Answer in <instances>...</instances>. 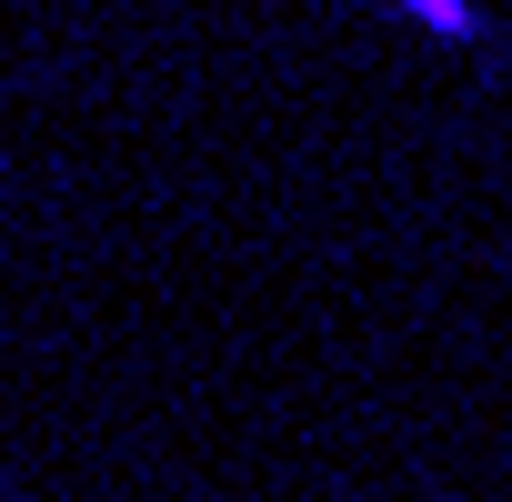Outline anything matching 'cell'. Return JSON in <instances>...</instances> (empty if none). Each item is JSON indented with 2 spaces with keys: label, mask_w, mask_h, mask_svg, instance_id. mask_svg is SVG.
<instances>
[{
  "label": "cell",
  "mask_w": 512,
  "mask_h": 502,
  "mask_svg": "<svg viewBox=\"0 0 512 502\" xmlns=\"http://www.w3.org/2000/svg\"><path fill=\"white\" fill-rule=\"evenodd\" d=\"M392 11L432 41V51H482L492 41V21H482V0H392Z\"/></svg>",
  "instance_id": "1"
}]
</instances>
